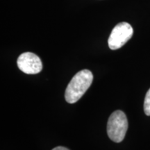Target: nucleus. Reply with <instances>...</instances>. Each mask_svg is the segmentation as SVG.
Returning a JSON list of instances; mask_svg holds the SVG:
<instances>
[{
    "label": "nucleus",
    "mask_w": 150,
    "mask_h": 150,
    "mask_svg": "<svg viewBox=\"0 0 150 150\" xmlns=\"http://www.w3.org/2000/svg\"><path fill=\"white\" fill-rule=\"evenodd\" d=\"M93 75L88 70H83L76 73L67 85L65 98L67 102L74 104L81 98L91 86Z\"/></svg>",
    "instance_id": "f257e3e1"
},
{
    "label": "nucleus",
    "mask_w": 150,
    "mask_h": 150,
    "mask_svg": "<svg viewBox=\"0 0 150 150\" xmlns=\"http://www.w3.org/2000/svg\"><path fill=\"white\" fill-rule=\"evenodd\" d=\"M128 129V120L122 110H115L108 118L107 134L110 139L115 142H120L125 138Z\"/></svg>",
    "instance_id": "f03ea898"
},
{
    "label": "nucleus",
    "mask_w": 150,
    "mask_h": 150,
    "mask_svg": "<svg viewBox=\"0 0 150 150\" xmlns=\"http://www.w3.org/2000/svg\"><path fill=\"white\" fill-rule=\"evenodd\" d=\"M134 33V30L131 24L127 22L117 24L112 30L108 40L109 48L116 50L121 48L130 40Z\"/></svg>",
    "instance_id": "7ed1b4c3"
},
{
    "label": "nucleus",
    "mask_w": 150,
    "mask_h": 150,
    "mask_svg": "<svg viewBox=\"0 0 150 150\" xmlns=\"http://www.w3.org/2000/svg\"><path fill=\"white\" fill-rule=\"evenodd\" d=\"M17 64L22 72L27 74H35L42 70V63L36 54L25 52L18 57Z\"/></svg>",
    "instance_id": "20e7f679"
},
{
    "label": "nucleus",
    "mask_w": 150,
    "mask_h": 150,
    "mask_svg": "<svg viewBox=\"0 0 150 150\" xmlns=\"http://www.w3.org/2000/svg\"><path fill=\"white\" fill-rule=\"evenodd\" d=\"M144 111L148 116H150V88L145 95L144 101Z\"/></svg>",
    "instance_id": "39448f33"
},
{
    "label": "nucleus",
    "mask_w": 150,
    "mask_h": 150,
    "mask_svg": "<svg viewBox=\"0 0 150 150\" xmlns=\"http://www.w3.org/2000/svg\"><path fill=\"white\" fill-rule=\"evenodd\" d=\"M52 150H69V149L66 147H61V146H59V147H56L55 148H54V149Z\"/></svg>",
    "instance_id": "423d86ee"
}]
</instances>
